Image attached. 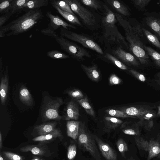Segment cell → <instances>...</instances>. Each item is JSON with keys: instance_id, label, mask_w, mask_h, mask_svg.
Here are the masks:
<instances>
[{"instance_id": "6da1fadb", "label": "cell", "mask_w": 160, "mask_h": 160, "mask_svg": "<svg viewBox=\"0 0 160 160\" xmlns=\"http://www.w3.org/2000/svg\"><path fill=\"white\" fill-rule=\"evenodd\" d=\"M43 17L41 10H30L22 15L0 28V37L16 36L27 31Z\"/></svg>"}, {"instance_id": "7a4b0ae2", "label": "cell", "mask_w": 160, "mask_h": 160, "mask_svg": "<svg viewBox=\"0 0 160 160\" xmlns=\"http://www.w3.org/2000/svg\"><path fill=\"white\" fill-rule=\"evenodd\" d=\"M115 16L117 21L125 31L126 38L131 51L138 58L142 64H148V55L144 50V45L140 39L139 36L134 31L132 26L121 14L116 13Z\"/></svg>"}, {"instance_id": "3957f363", "label": "cell", "mask_w": 160, "mask_h": 160, "mask_svg": "<svg viewBox=\"0 0 160 160\" xmlns=\"http://www.w3.org/2000/svg\"><path fill=\"white\" fill-rule=\"evenodd\" d=\"M120 110L127 114L135 117L140 121L136 124L143 126L146 130H150L153 125V119L156 117V110L149 106L142 105L121 108Z\"/></svg>"}, {"instance_id": "277c9868", "label": "cell", "mask_w": 160, "mask_h": 160, "mask_svg": "<svg viewBox=\"0 0 160 160\" xmlns=\"http://www.w3.org/2000/svg\"><path fill=\"white\" fill-rule=\"evenodd\" d=\"M105 15L102 22L104 30V36L110 42H115L128 47V44L124 37L119 31L116 26V19L115 14L106 5H104Z\"/></svg>"}, {"instance_id": "5b68a950", "label": "cell", "mask_w": 160, "mask_h": 160, "mask_svg": "<svg viewBox=\"0 0 160 160\" xmlns=\"http://www.w3.org/2000/svg\"><path fill=\"white\" fill-rule=\"evenodd\" d=\"M77 141L80 149L88 152L95 160H102L93 134L82 122H80Z\"/></svg>"}, {"instance_id": "8992f818", "label": "cell", "mask_w": 160, "mask_h": 160, "mask_svg": "<svg viewBox=\"0 0 160 160\" xmlns=\"http://www.w3.org/2000/svg\"><path fill=\"white\" fill-rule=\"evenodd\" d=\"M63 104V100L61 98L45 95L43 98L41 109L42 121H60L62 117L59 114V109Z\"/></svg>"}, {"instance_id": "52a82bcc", "label": "cell", "mask_w": 160, "mask_h": 160, "mask_svg": "<svg viewBox=\"0 0 160 160\" xmlns=\"http://www.w3.org/2000/svg\"><path fill=\"white\" fill-rule=\"evenodd\" d=\"M54 39L61 48L67 52L73 59L83 61L85 60V57H91L89 52L84 48L64 37L58 36Z\"/></svg>"}, {"instance_id": "ba28073f", "label": "cell", "mask_w": 160, "mask_h": 160, "mask_svg": "<svg viewBox=\"0 0 160 160\" xmlns=\"http://www.w3.org/2000/svg\"><path fill=\"white\" fill-rule=\"evenodd\" d=\"M61 36L81 44L84 47L103 54V51L99 45L91 38L81 33H77L61 28Z\"/></svg>"}, {"instance_id": "9c48e42d", "label": "cell", "mask_w": 160, "mask_h": 160, "mask_svg": "<svg viewBox=\"0 0 160 160\" xmlns=\"http://www.w3.org/2000/svg\"><path fill=\"white\" fill-rule=\"evenodd\" d=\"M70 6L72 10L78 15L87 27L92 28L96 24L93 14L83 6L77 0H64Z\"/></svg>"}, {"instance_id": "30bf717a", "label": "cell", "mask_w": 160, "mask_h": 160, "mask_svg": "<svg viewBox=\"0 0 160 160\" xmlns=\"http://www.w3.org/2000/svg\"><path fill=\"white\" fill-rule=\"evenodd\" d=\"M136 143L140 150L148 152L147 160L160 156V142L153 139L149 141L138 136L134 137Z\"/></svg>"}, {"instance_id": "8fae6325", "label": "cell", "mask_w": 160, "mask_h": 160, "mask_svg": "<svg viewBox=\"0 0 160 160\" xmlns=\"http://www.w3.org/2000/svg\"><path fill=\"white\" fill-rule=\"evenodd\" d=\"M93 136L100 151L106 160H117V154L115 150L96 135Z\"/></svg>"}, {"instance_id": "7c38bea8", "label": "cell", "mask_w": 160, "mask_h": 160, "mask_svg": "<svg viewBox=\"0 0 160 160\" xmlns=\"http://www.w3.org/2000/svg\"><path fill=\"white\" fill-rule=\"evenodd\" d=\"M46 15L49 19L48 27L54 31L59 28H62L67 30L70 28L77 29L75 26L67 23L58 16L52 14L50 11H47Z\"/></svg>"}, {"instance_id": "4fadbf2b", "label": "cell", "mask_w": 160, "mask_h": 160, "mask_svg": "<svg viewBox=\"0 0 160 160\" xmlns=\"http://www.w3.org/2000/svg\"><path fill=\"white\" fill-rule=\"evenodd\" d=\"M20 151L23 152L30 151L34 155L40 156L48 157L50 156L51 154L45 144L28 145L21 148Z\"/></svg>"}, {"instance_id": "5bb4252c", "label": "cell", "mask_w": 160, "mask_h": 160, "mask_svg": "<svg viewBox=\"0 0 160 160\" xmlns=\"http://www.w3.org/2000/svg\"><path fill=\"white\" fill-rule=\"evenodd\" d=\"M112 53L116 58L128 64L134 66L139 65L138 61L132 54L125 51L120 47L113 50Z\"/></svg>"}, {"instance_id": "9a60e30c", "label": "cell", "mask_w": 160, "mask_h": 160, "mask_svg": "<svg viewBox=\"0 0 160 160\" xmlns=\"http://www.w3.org/2000/svg\"><path fill=\"white\" fill-rule=\"evenodd\" d=\"M59 138L62 140L63 138L62 132L59 128H56L52 132L44 135L39 136L34 138L32 140L34 141H38L39 143L45 144Z\"/></svg>"}, {"instance_id": "2e32d148", "label": "cell", "mask_w": 160, "mask_h": 160, "mask_svg": "<svg viewBox=\"0 0 160 160\" xmlns=\"http://www.w3.org/2000/svg\"><path fill=\"white\" fill-rule=\"evenodd\" d=\"M80 116L78 107L73 101H70L67 104L66 108V113L65 117V120H77Z\"/></svg>"}, {"instance_id": "e0dca14e", "label": "cell", "mask_w": 160, "mask_h": 160, "mask_svg": "<svg viewBox=\"0 0 160 160\" xmlns=\"http://www.w3.org/2000/svg\"><path fill=\"white\" fill-rule=\"evenodd\" d=\"M57 124V122H53L37 125L34 127L33 132L39 136L47 134L54 130Z\"/></svg>"}, {"instance_id": "ac0fdd59", "label": "cell", "mask_w": 160, "mask_h": 160, "mask_svg": "<svg viewBox=\"0 0 160 160\" xmlns=\"http://www.w3.org/2000/svg\"><path fill=\"white\" fill-rule=\"evenodd\" d=\"M8 67L5 68L4 75L1 79L0 86V98L2 105L4 104L7 99L8 90Z\"/></svg>"}, {"instance_id": "d6986e66", "label": "cell", "mask_w": 160, "mask_h": 160, "mask_svg": "<svg viewBox=\"0 0 160 160\" xmlns=\"http://www.w3.org/2000/svg\"><path fill=\"white\" fill-rule=\"evenodd\" d=\"M80 122L77 121H68L67 122V136L75 141L78 140Z\"/></svg>"}, {"instance_id": "ffe728a7", "label": "cell", "mask_w": 160, "mask_h": 160, "mask_svg": "<svg viewBox=\"0 0 160 160\" xmlns=\"http://www.w3.org/2000/svg\"><path fill=\"white\" fill-rule=\"evenodd\" d=\"M81 66L83 70L90 79L95 82L99 80L100 78V73L96 65H93L92 66H87L81 64Z\"/></svg>"}, {"instance_id": "44dd1931", "label": "cell", "mask_w": 160, "mask_h": 160, "mask_svg": "<svg viewBox=\"0 0 160 160\" xmlns=\"http://www.w3.org/2000/svg\"><path fill=\"white\" fill-rule=\"evenodd\" d=\"M104 124V130L110 132L118 127L123 122L121 119L111 117H106L103 119Z\"/></svg>"}, {"instance_id": "7402d4cb", "label": "cell", "mask_w": 160, "mask_h": 160, "mask_svg": "<svg viewBox=\"0 0 160 160\" xmlns=\"http://www.w3.org/2000/svg\"><path fill=\"white\" fill-rule=\"evenodd\" d=\"M105 1L121 15L125 16L130 15L128 8L123 3L119 1L114 0H106Z\"/></svg>"}, {"instance_id": "603a6c76", "label": "cell", "mask_w": 160, "mask_h": 160, "mask_svg": "<svg viewBox=\"0 0 160 160\" xmlns=\"http://www.w3.org/2000/svg\"><path fill=\"white\" fill-rule=\"evenodd\" d=\"M19 96L20 100L26 105L31 106L33 104V99L32 96L27 88L22 86L19 90Z\"/></svg>"}, {"instance_id": "cb8c5ba5", "label": "cell", "mask_w": 160, "mask_h": 160, "mask_svg": "<svg viewBox=\"0 0 160 160\" xmlns=\"http://www.w3.org/2000/svg\"><path fill=\"white\" fill-rule=\"evenodd\" d=\"M138 126L136 123L130 125L128 122H125L121 125V129L126 134L138 136L140 134Z\"/></svg>"}, {"instance_id": "d4e9b609", "label": "cell", "mask_w": 160, "mask_h": 160, "mask_svg": "<svg viewBox=\"0 0 160 160\" xmlns=\"http://www.w3.org/2000/svg\"><path fill=\"white\" fill-rule=\"evenodd\" d=\"M64 18L72 24L82 27L83 26L78 18L69 12L62 11L56 6L52 5Z\"/></svg>"}, {"instance_id": "484cf974", "label": "cell", "mask_w": 160, "mask_h": 160, "mask_svg": "<svg viewBox=\"0 0 160 160\" xmlns=\"http://www.w3.org/2000/svg\"><path fill=\"white\" fill-rule=\"evenodd\" d=\"M49 1L48 0H28L24 5V8L30 10L37 9L47 6Z\"/></svg>"}, {"instance_id": "4316f807", "label": "cell", "mask_w": 160, "mask_h": 160, "mask_svg": "<svg viewBox=\"0 0 160 160\" xmlns=\"http://www.w3.org/2000/svg\"><path fill=\"white\" fill-rule=\"evenodd\" d=\"M147 25L156 32L160 37V20L153 17H149L146 18Z\"/></svg>"}, {"instance_id": "83f0119b", "label": "cell", "mask_w": 160, "mask_h": 160, "mask_svg": "<svg viewBox=\"0 0 160 160\" xmlns=\"http://www.w3.org/2000/svg\"><path fill=\"white\" fill-rule=\"evenodd\" d=\"M79 104L84 108L86 113L90 116L94 117V111L89 102L87 96L77 101Z\"/></svg>"}, {"instance_id": "f1b7e54d", "label": "cell", "mask_w": 160, "mask_h": 160, "mask_svg": "<svg viewBox=\"0 0 160 160\" xmlns=\"http://www.w3.org/2000/svg\"><path fill=\"white\" fill-rule=\"evenodd\" d=\"M28 0H13L11 12L13 14L20 13L24 8V6Z\"/></svg>"}, {"instance_id": "f546056e", "label": "cell", "mask_w": 160, "mask_h": 160, "mask_svg": "<svg viewBox=\"0 0 160 160\" xmlns=\"http://www.w3.org/2000/svg\"><path fill=\"white\" fill-rule=\"evenodd\" d=\"M52 5H55L63 11L69 12L75 16V13L72 10L68 4L64 0H52L51 1Z\"/></svg>"}, {"instance_id": "4dcf8cb0", "label": "cell", "mask_w": 160, "mask_h": 160, "mask_svg": "<svg viewBox=\"0 0 160 160\" xmlns=\"http://www.w3.org/2000/svg\"><path fill=\"white\" fill-rule=\"evenodd\" d=\"M145 50L154 60L156 64L160 67V53L151 47L144 45Z\"/></svg>"}, {"instance_id": "1f68e13d", "label": "cell", "mask_w": 160, "mask_h": 160, "mask_svg": "<svg viewBox=\"0 0 160 160\" xmlns=\"http://www.w3.org/2000/svg\"><path fill=\"white\" fill-rule=\"evenodd\" d=\"M105 112L110 116L115 118H137L136 117L129 115L119 110L108 109L106 110Z\"/></svg>"}, {"instance_id": "d6a6232c", "label": "cell", "mask_w": 160, "mask_h": 160, "mask_svg": "<svg viewBox=\"0 0 160 160\" xmlns=\"http://www.w3.org/2000/svg\"><path fill=\"white\" fill-rule=\"evenodd\" d=\"M47 55L49 57L56 59H62L68 58L70 56L62 52L56 50H53L48 52Z\"/></svg>"}, {"instance_id": "836d02e7", "label": "cell", "mask_w": 160, "mask_h": 160, "mask_svg": "<svg viewBox=\"0 0 160 160\" xmlns=\"http://www.w3.org/2000/svg\"><path fill=\"white\" fill-rule=\"evenodd\" d=\"M142 30L148 40L157 48L160 49V41L155 35L144 28Z\"/></svg>"}, {"instance_id": "e575fe53", "label": "cell", "mask_w": 160, "mask_h": 160, "mask_svg": "<svg viewBox=\"0 0 160 160\" xmlns=\"http://www.w3.org/2000/svg\"><path fill=\"white\" fill-rule=\"evenodd\" d=\"M105 57L119 68L123 70L128 69L127 67L124 63L111 54L106 53L105 55Z\"/></svg>"}, {"instance_id": "d590c367", "label": "cell", "mask_w": 160, "mask_h": 160, "mask_svg": "<svg viewBox=\"0 0 160 160\" xmlns=\"http://www.w3.org/2000/svg\"><path fill=\"white\" fill-rule=\"evenodd\" d=\"M13 0H0V14L2 15L11 11Z\"/></svg>"}, {"instance_id": "8d00e7d4", "label": "cell", "mask_w": 160, "mask_h": 160, "mask_svg": "<svg viewBox=\"0 0 160 160\" xmlns=\"http://www.w3.org/2000/svg\"><path fill=\"white\" fill-rule=\"evenodd\" d=\"M118 150L121 155L124 157L125 153L128 151L127 144L123 139L122 138L118 139L116 143Z\"/></svg>"}, {"instance_id": "74e56055", "label": "cell", "mask_w": 160, "mask_h": 160, "mask_svg": "<svg viewBox=\"0 0 160 160\" xmlns=\"http://www.w3.org/2000/svg\"><path fill=\"white\" fill-rule=\"evenodd\" d=\"M77 147L74 142L71 143L68 148L67 157L68 160H74L77 154Z\"/></svg>"}, {"instance_id": "f35d334b", "label": "cell", "mask_w": 160, "mask_h": 160, "mask_svg": "<svg viewBox=\"0 0 160 160\" xmlns=\"http://www.w3.org/2000/svg\"><path fill=\"white\" fill-rule=\"evenodd\" d=\"M2 152L6 160H24L25 159L24 157L11 152L3 151Z\"/></svg>"}, {"instance_id": "ab89813d", "label": "cell", "mask_w": 160, "mask_h": 160, "mask_svg": "<svg viewBox=\"0 0 160 160\" xmlns=\"http://www.w3.org/2000/svg\"><path fill=\"white\" fill-rule=\"evenodd\" d=\"M67 93L72 99L77 101L84 98L82 91L78 89H74L68 91L67 92Z\"/></svg>"}, {"instance_id": "60d3db41", "label": "cell", "mask_w": 160, "mask_h": 160, "mask_svg": "<svg viewBox=\"0 0 160 160\" xmlns=\"http://www.w3.org/2000/svg\"><path fill=\"white\" fill-rule=\"evenodd\" d=\"M84 5L95 9H98L101 8V4L99 1L96 0H81Z\"/></svg>"}, {"instance_id": "b9f144b4", "label": "cell", "mask_w": 160, "mask_h": 160, "mask_svg": "<svg viewBox=\"0 0 160 160\" xmlns=\"http://www.w3.org/2000/svg\"><path fill=\"white\" fill-rule=\"evenodd\" d=\"M150 0H133L134 6L139 9H142L148 5L150 2Z\"/></svg>"}, {"instance_id": "7bdbcfd3", "label": "cell", "mask_w": 160, "mask_h": 160, "mask_svg": "<svg viewBox=\"0 0 160 160\" xmlns=\"http://www.w3.org/2000/svg\"><path fill=\"white\" fill-rule=\"evenodd\" d=\"M41 32L54 38H55L58 36L55 31L51 29L48 27L46 28L42 29L41 31Z\"/></svg>"}, {"instance_id": "ee69618b", "label": "cell", "mask_w": 160, "mask_h": 160, "mask_svg": "<svg viewBox=\"0 0 160 160\" xmlns=\"http://www.w3.org/2000/svg\"><path fill=\"white\" fill-rule=\"evenodd\" d=\"M121 79L114 74H113L109 78V84L111 85H118L121 83Z\"/></svg>"}, {"instance_id": "f6af8a7d", "label": "cell", "mask_w": 160, "mask_h": 160, "mask_svg": "<svg viewBox=\"0 0 160 160\" xmlns=\"http://www.w3.org/2000/svg\"><path fill=\"white\" fill-rule=\"evenodd\" d=\"M129 72L138 79L142 82H145L146 78L145 76L135 70L131 69L129 70Z\"/></svg>"}, {"instance_id": "bcb514c9", "label": "cell", "mask_w": 160, "mask_h": 160, "mask_svg": "<svg viewBox=\"0 0 160 160\" xmlns=\"http://www.w3.org/2000/svg\"><path fill=\"white\" fill-rule=\"evenodd\" d=\"M13 15L11 11L1 15L0 17V28L3 26L5 23Z\"/></svg>"}, {"instance_id": "7dc6e473", "label": "cell", "mask_w": 160, "mask_h": 160, "mask_svg": "<svg viewBox=\"0 0 160 160\" xmlns=\"http://www.w3.org/2000/svg\"><path fill=\"white\" fill-rule=\"evenodd\" d=\"M2 147V141L1 132H0V148L1 149Z\"/></svg>"}, {"instance_id": "c3c4849f", "label": "cell", "mask_w": 160, "mask_h": 160, "mask_svg": "<svg viewBox=\"0 0 160 160\" xmlns=\"http://www.w3.org/2000/svg\"><path fill=\"white\" fill-rule=\"evenodd\" d=\"M160 117V104L158 107V110L157 113L156 117Z\"/></svg>"}, {"instance_id": "681fc988", "label": "cell", "mask_w": 160, "mask_h": 160, "mask_svg": "<svg viewBox=\"0 0 160 160\" xmlns=\"http://www.w3.org/2000/svg\"><path fill=\"white\" fill-rule=\"evenodd\" d=\"M2 65V60L1 56H0V69H1Z\"/></svg>"}, {"instance_id": "f907efd6", "label": "cell", "mask_w": 160, "mask_h": 160, "mask_svg": "<svg viewBox=\"0 0 160 160\" xmlns=\"http://www.w3.org/2000/svg\"><path fill=\"white\" fill-rule=\"evenodd\" d=\"M31 160H45L44 159L39 158L38 157H35Z\"/></svg>"}, {"instance_id": "816d5d0a", "label": "cell", "mask_w": 160, "mask_h": 160, "mask_svg": "<svg viewBox=\"0 0 160 160\" xmlns=\"http://www.w3.org/2000/svg\"><path fill=\"white\" fill-rule=\"evenodd\" d=\"M0 160H5L4 159L3 157L2 156L1 154V153L0 154Z\"/></svg>"}, {"instance_id": "f5cc1de1", "label": "cell", "mask_w": 160, "mask_h": 160, "mask_svg": "<svg viewBox=\"0 0 160 160\" xmlns=\"http://www.w3.org/2000/svg\"><path fill=\"white\" fill-rule=\"evenodd\" d=\"M158 137L159 138H160V133L158 135Z\"/></svg>"}, {"instance_id": "db71d44e", "label": "cell", "mask_w": 160, "mask_h": 160, "mask_svg": "<svg viewBox=\"0 0 160 160\" xmlns=\"http://www.w3.org/2000/svg\"><path fill=\"white\" fill-rule=\"evenodd\" d=\"M159 4H160V0H159Z\"/></svg>"}, {"instance_id": "11a10c76", "label": "cell", "mask_w": 160, "mask_h": 160, "mask_svg": "<svg viewBox=\"0 0 160 160\" xmlns=\"http://www.w3.org/2000/svg\"><path fill=\"white\" fill-rule=\"evenodd\" d=\"M159 41H160V37H159Z\"/></svg>"}]
</instances>
